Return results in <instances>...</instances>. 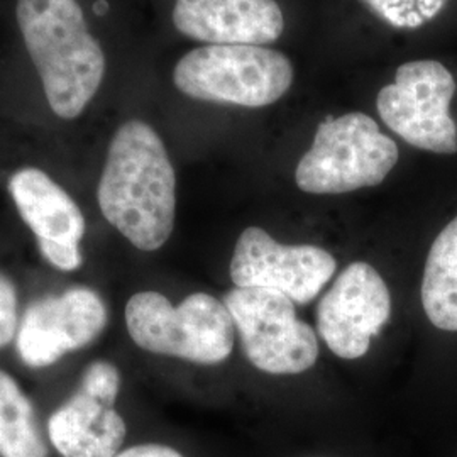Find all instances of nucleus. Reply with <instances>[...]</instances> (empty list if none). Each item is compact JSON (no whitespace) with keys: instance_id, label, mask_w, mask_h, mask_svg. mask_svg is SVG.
Here are the masks:
<instances>
[{"instance_id":"423d86ee","label":"nucleus","mask_w":457,"mask_h":457,"mask_svg":"<svg viewBox=\"0 0 457 457\" xmlns=\"http://www.w3.org/2000/svg\"><path fill=\"white\" fill-rule=\"evenodd\" d=\"M224 305L237 327L245 358L270 375H300L319 358L317 336L294 302L266 288H232Z\"/></svg>"},{"instance_id":"6ab92c4d","label":"nucleus","mask_w":457,"mask_h":457,"mask_svg":"<svg viewBox=\"0 0 457 457\" xmlns=\"http://www.w3.org/2000/svg\"><path fill=\"white\" fill-rule=\"evenodd\" d=\"M115 457H183L177 449L163 444H141L120 451Z\"/></svg>"},{"instance_id":"39448f33","label":"nucleus","mask_w":457,"mask_h":457,"mask_svg":"<svg viewBox=\"0 0 457 457\" xmlns=\"http://www.w3.org/2000/svg\"><path fill=\"white\" fill-rule=\"evenodd\" d=\"M398 162V146L373 117L349 112L324 119L296 164V187L313 195H339L376 187Z\"/></svg>"},{"instance_id":"ddd939ff","label":"nucleus","mask_w":457,"mask_h":457,"mask_svg":"<svg viewBox=\"0 0 457 457\" xmlns=\"http://www.w3.org/2000/svg\"><path fill=\"white\" fill-rule=\"evenodd\" d=\"M9 194L36 245H82L85 217L63 187L46 171L26 166L9 179Z\"/></svg>"},{"instance_id":"a211bd4d","label":"nucleus","mask_w":457,"mask_h":457,"mask_svg":"<svg viewBox=\"0 0 457 457\" xmlns=\"http://www.w3.org/2000/svg\"><path fill=\"white\" fill-rule=\"evenodd\" d=\"M37 251L58 271L71 273L82 268L83 256L80 245H37Z\"/></svg>"},{"instance_id":"9b49d317","label":"nucleus","mask_w":457,"mask_h":457,"mask_svg":"<svg viewBox=\"0 0 457 457\" xmlns=\"http://www.w3.org/2000/svg\"><path fill=\"white\" fill-rule=\"evenodd\" d=\"M392 313L386 283L371 264L344 268L317 307V330L327 347L343 360H358Z\"/></svg>"},{"instance_id":"9d476101","label":"nucleus","mask_w":457,"mask_h":457,"mask_svg":"<svg viewBox=\"0 0 457 457\" xmlns=\"http://www.w3.org/2000/svg\"><path fill=\"white\" fill-rule=\"evenodd\" d=\"M336 268V258L322 247L279 245L262 228H247L236 243L230 278L237 288H266L305 305L320 294Z\"/></svg>"},{"instance_id":"f3484780","label":"nucleus","mask_w":457,"mask_h":457,"mask_svg":"<svg viewBox=\"0 0 457 457\" xmlns=\"http://www.w3.org/2000/svg\"><path fill=\"white\" fill-rule=\"evenodd\" d=\"M19 322L16 285L11 278L0 273V349L16 339Z\"/></svg>"},{"instance_id":"2eb2a0df","label":"nucleus","mask_w":457,"mask_h":457,"mask_svg":"<svg viewBox=\"0 0 457 457\" xmlns=\"http://www.w3.org/2000/svg\"><path fill=\"white\" fill-rule=\"evenodd\" d=\"M48 453L31 400L0 370V456L48 457Z\"/></svg>"},{"instance_id":"dca6fc26","label":"nucleus","mask_w":457,"mask_h":457,"mask_svg":"<svg viewBox=\"0 0 457 457\" xmlns=\"http://www.w3.org/2000/svg\"><path fill=\"white\" fill-rule=\"evenodd\" d=\"M364 4L395 29H419L439 16L447 0H364Z\"/></svg>"},{"instance_id":"20e7f679","label":"nucleus","mask_w":457,"mask_h":457,"mask_svg":"<svg viewBox=\"0 0 457 457\" xmlns=\"http://www.w3.org/2000/svg\"><path fill=\"white\" fill-rule=\"evenodd\" d=\"M294 79L285 53L251 45H205L188 51L173 70L183 96L249 109L278 102Z\"/></svg>"},{"instance_id":"6e6552de","label":"nucleus","mask_w":457,"mask_h":457,"mask_svg":"<svg viewBox=\"0 0 457 457\" xmlns=\"http://www.w3.org/2000/svg\"><path fill=\"white\" fill-rule=\"evenodd\" d=\"M120 373L111 361L90 362L79 388L48 420V437L62 457H115L128 427L115 402Z\"/></svg>"},{"instance_id":"1a4fd4ad","label":"nucleus","mask_w":457,"mask_h":457,"mask_svg":"<svg viewBox=\"0 0 457 457\" xmlns=\"http://www.w3.org/2000/svg\"><path fill=\"white\" fill-rule=\"evenodd\" d=\"M109 322L102 296L88 287L36 298L22 313L17 354L31 370H45L97 341Z\"/></svg>"},{"instance_id":"f8f14e48","label":"nucleus","mask_w":457,"mask_h":457,"mask_svg":"<svg viewBox=\"0 0 457 457\" xmlns=\"http://www.w3.org/2000/svg\"><path fill=\"white\" fill-rule=\"evenodd\" d=\"M173 24L205 45L266 46L283 34L285 17L277 0H177Z\"/></svg>"},{"instance_id":"f03ea898","label":"nucleus","mask_w":457,"mask_h":457,"mask_svg":"<svg viewBox=\"0 0 457 457\" xmlns=\"http://www.w3.org/2000/svg\"><path fill=\"white\" fill-rule=\"evenodd\" d=\"M16 19L51 111L77 119L105 75L104 49L82 7L77 0H17Z\"/></svg>"},{"instance_id":"f257e3e1","label":"nucleus","mask_w":457,"mask_h":457,"mask_svg":"<svg viewBox=\"0 0 457 457\" xmlns=\"http://www.w3.org/2000/svg\"><path fill=\"white\" fill-rule=\"evenodd\" d=\"M100 212L134 247L166 245L177 217V175L160 134L149 124L124 122L107 149L98 181Z\"/></svg>"},{"instance_id":"4468645a","label":"nucleus","mask_w":457,"mask_h":457,"mask_svg":"<svg viewBox=\"0 0 457 457\" xmlns=\"http://www.w3.org/2000/svg\"><path fill=\"white\" fill-rule=\"evenodd\" d=\"M420 295L430 324L457 332V217L442 228L428 251Z\"/></svg>"},{"instance_id":"7ed1b4c3","label":"nucleus","mask_w":457,"mask_h":457,"mask_svg":"<svg viewBox=\"0 0 457 457\" xmlns=\"http://www.w3.org/2000/svg\"><path fill=\"white\" fill-rule=\"evenodd\" d=\"M126 327L147 353L196 364H219L234 347V320L212 295H190L173 307L164 295L139 292L126 305Z\"/></svg>"},{"instance_id":"0eeeda50","label":"nucleus","mask_w":457,"mask_h":457,"mask_svg":"<svg viewBox=\"0 0 457 457\" xmlns=\"http://www.w3.org/2000/svg\"><path fill=\"white\" fill-rule=\"evenodd\" d=\"M456 94L453 73L436 60L398 66L395 82L376 98L381 120L409 145L437 154L457 153V126L451 115Z\"/></svg>"}]
</instances>
